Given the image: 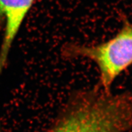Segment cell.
<instances>
[{
    "instance_id": "obj_1",
    "label": "cell",
    "mask_w": 132,
    "mask_h": 132,
    "mask_svg": "<svg viewBox=\"0 0 132 132\" xmlns=\"http://www.w3.org/2000/svg\"><path fill=\"white\" fill-rule=\"evenodd\" d=\"M132 129V93L99 85L75 93L46 132H127Z\"/></svg>"
},
{
    "instance_id": "obj_2",
    "label": "cell",
    "mask_w": 132,
    "mask_h": 132,
    "mask_svg": "<svg viewBox=\"0 0 132 132\" xmlns=\"http://www.w3.org/2000/svg\"><path fill=\"white\" fill-rule=\"evenodd\" d=\"M67 58H81L92 61L98 68V85L110 89L116 79L132 66V24L127 20L117 33L97 45L69 44L63 50Z\"/></svg>"
},
{
    "instance_id": "obj_3",
    "label": "cell",
    "mask_w": 132,
    "mask_h": 132,
    "mask_svg": "<svg viewBox=\"0 0 132 132\" xmlns=\"http://www.w3.org/2000/svg\"><path fill=\"white\" fill-rule=\"evenodd\" d=\"M35 0H0V20L4 32L0 51V75L6 64L14 41Z\"/></svg>"
}]
</instances>
